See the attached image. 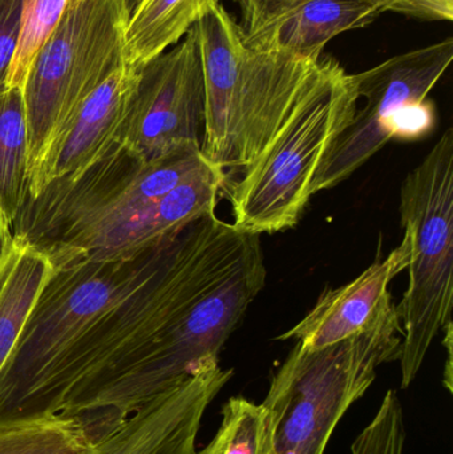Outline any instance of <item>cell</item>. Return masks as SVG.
<instances>
[{"mask_svg":"<svg viewBox=\"0 0 453 454\" xmlns=\"http://www.w3.org/2000/svg\"><path fill=\"white\" fill-rule=\"evenodd\" d=\"M260 235L205 215L167 238L135 290L48 371L21 420L77 416L121 378L146 402L218 360L265 287Z\"/></svg>","mask_w":453,"mask_h":454,"instance_id":"6da1fadb","label":"cell"},{"mask_svg":"<svg viewBox=\"0 0 453 454\" xmlns=\"http://www.w3.org/2000/svg\"><path fill=\"white\" fill-rule=\"evenodd\" d=\"M207 162L197 149L140 162L114 143L84 172L26 197L12 237L39 248L53 266L137 255L168 238L157 210L162 197Z\"/></svg>","mask_w":453,"mask_h":454,"instance_id":"7a4b0ae2","label":"cell"},{"mask_svg":"<svg viewBox=\"0 0 453 454\" xmlns=\"http://www.w3.org/2000/svg\"><path fill=\"white\" fill-rule=\"evenodd\" d=\"M205 80L202 154L223 170H245L276 137L321 67L278 47L245 42L218 4L196 24Z\"/></svg>","mask_w":453,"mask_h":454,"instance_id":"3957f363","label":"cell"},{"mask_svg":"<svg viewBox=\"0 0 453 454\" xmlns=\"http://www.w3.org/2000/svg\"><path fill=\"white\" fill-rule=\"evenodd\" d=\"M401 315L393 296L358 335L324 348L295 344L262 403L273 454H324L348 408L374 383L378 367L399 359Z\"/></svg>","mask_w":453,"mask_h":454,"instance_id":"277c9868","label":"cell"},{"mask_svg":"<svg viewBox=\"0 0 453 454\" xmlns=\"http://www.w3.org/2000/svg\"><path fill=\"white\" fill-rule=\"evenodd\" d=\"M359 100L355 74L322 56L316 77L276 137L226 192L237 230L261 237L300 223L313 197L314 177L353 121Z\"/></svg>","mask_w":453,"mask_h":454,"instance_id":"5b68a950","label":"cell"},{"mask_svg":"<svg viewBox=\"0 0 453 454\" xmlns=\"http://www.w3.org/2000/svg\"><path fill=\"white\" fill-rule=\"evenodd\" d=\"M125 0H74L40 48L23 88L27 186L85 98L124 63Z\"/></svg>","mask_w":453,"mask_h":454,"instance_id":"8992f818","label":"cell"},{"mask_svg":"<svg viewBox=\"0 0 453 454\" xmlns=\"http://www.w3.org/2000/svg\"><path fill=\"white\" fill-rule=\"evenodd\" d=\"M401 223L411 235L409 287L396 304L402 323V389L409 388L431 344L452 323L453 130L407 175L401 188Z\"/></svg>","mask_w":453,"mask_h":454,"instance_id":"52a82bcc","label":"cell"},{"mask_svg":"<svg viewBox=\"0 0 453 454\" xmlns=\"http://www.w3.org/2000/svg\"><path fill=\"white\" fill-rule=\"evenodd\" d=\"M204 135V69L194 26L177 44L138 67L116 143L137 161L153 162L186 149L201 151Z\"/></svg>","mask_w":453,"mask_h":454,"instance_id":"ba28073f","label":"cell"},{"mask_svg":"<svg viewBox=\"0 0 453 454\" xmlns=\"http://www.w3.org/2000/svg\"><path fill=\"white\" fill-rule=\"evenodd\" d=\"M453 60V39L394 56L355 74L359 98L353 121L335 140L311 184V196L335 188L391 140L402 108L428 98Z\"/></svg>","mask_w":453,"mask_h":454,"instance_id":"9c48e42d","label":"cell"},{"mask_svg":"<svg viewBox=\"0 0 453 454\" xmlns=\"http://www.w3.org/2000/svg\"><path fill=\"white\" fill-rule=\"evenodd\" d=\"M231 376L220 360L205 363L104 434L92 454H194L205 412Z\"/></svg>","mask_w":453,"mask_h":454,"instance_id":"30bf717a","label":"cell"},{"mask_svg":"<svg viewBox=\"0 0 453 454\" xmlns=\"http://www.w3.org/2000/svg\"><path fill=\"white\" fill-rule=\"evenodd\" d=\"M137 80L138 68L122 63L85 98L27 186V199H35L52 181L80 175L105 156L116 143Z\"/></svg>","mask_w":453,"mask_h":454,"instance_id":"8fae6325","label":"cell"},{"mask_svg":"<svg viewBox=\"0 0 453 454\" xmlns=\"http://www.w3.org/2000/svg\"><path fill=\"white\" fill-rule=\"evenodd\" d=\"M411 256V235L404 231L390 255L374 262L353 282L324 291L310 312L276 340L293 339L306 348L319 349L358 335L390 298L391 280L409 267Z\"/></svg>","mask_w":453,"mask_h":454,"instance_id":"7c38bea8","label":"cell"},{"mask_svg":"<svg viewBox=\"0 0 453 454\" xmlns=\"http://www.w3.org/2000/svg\"><path fill=\"white\" fill-rule=\"evenodd\" d=\"M393 0H308L273 32L247 43L278 47L306 59L321 58L327 43L343 32L363 28L388 12Z\"/></svg>","mask_w":453,"mask_h":454,"instance_id":"4fadbf2b","label":"cell"},{"mask_svg":"<svg viewBox=\"0 0 453 454\" xmlns=\"http://www.w3.org/2000/svg\"><path fill=\"white\" fill-rule=\"evenodd\" d=\"M55 267L39 248L12 238L0 262V372L18 346Z\"/></svg>","mask_w":453,"mask_h":454,"instance_id":"5bb4252c","label":"cell"},{"mask_svg":"<svg viewBox=\"0 0 453 454\" xmlns=\"http://www.w3.org/2000/svg\"><path fill=\"white\" fill-rule=\"evenodd\" d=\"M220 0H144L127 21L124 63L138 67L177 44Z\"/></svg>","mask_w":453,"mask_h":454,"instance_id":"9a60e30c","label":"cell"},{"mask_svg":"<svg viewBox=\"0 0 453 454\" xmlns=\"http://www.w3.org/2000/svg\"><path fill=\"white\" fill-rule=\"evenodd\" d=\"M28 129L23 90L0 93V207L12 226L27 196Z\"/></svg>","mask_w":453,"mask_h":454,"instance_id":"2e32d148","label":"cell"},{"mask_svg":"<svg viewBox=\"0 0 453 454\" xmlns=\"http://www.w3.org/2000/svg\"><path fill=\"white\" fill-rule=\"evenodd\" d=\"M95 445L92 429L77 416L0 424V454H92Z\"/></svg>","mask_w":453,"mask_h":454,"instance_id":"e0dca14e","label":"cell"},{"mask_svg":"<svg viewBox=\"0 0 453 454\" xmlns=\"http://www.w3.org/2000/svg\"><path fill=\"white\" fill-rule=\"evenodd\" d=\"M194 454H273L262 405L242 396L229 399L217 434Z\"/></svg>","mask_w":453,"mask_h":454,"instance_id":"ac0fdd59","label":"cell"},{"mask_svg":"<svg viewBox=\"0 0 453 454\" xmlns=\"http://www.w3.org/2000/svg\"><path fill=\"white\" fill-rule=\"evenodd\" d=\"M72 2L74 0H21L20 34L5 82L7 90H23L37 52Z\"/></svg>","mask_w":453,"mask_h":454,"instance_id":"d6986e66","label":"cell"},{"mask_svg":"<svg viewBox=\"0 0 453 454\" xmlns=\"http://www.w3.org/2000/svg\"><path fill=\"white\" fill-rule=\"evenodd\" d=\"M406 427L395 391H387L371 423L356 437L351 454H404Z\"/></svg>","mask_w":453,"mask_h":454,"instance_id":"ffe728a7","label":"cell"},{"mask_svg":"<svg viewBox=\"0 0 453 454\" xmlns=\"http://www.w3.org/2000/svg\"><path fill=\"white\" fill-rule=\"evenodd\" d=\"M308 0H238L242 12V32L247 43L273 32Z\"/></svg>","mask_w":453,"mask_h":454,"instance_id":"44dd1931","label":"cell"},{"mask_svg":"<svg viewBox=\"0 0 453 454\" xmlns=\"http://www.w3.org/2000/svg\"><path fill=\"white\" fill-rule=\"evenodd\" d=\"M435 104L427 98L401 109L391 125V140H423L435 130Z\"/></svg>","mask_w":453,"mask_h":454,"instance_id":"7402d4cb","label":"cell"},{"mask_svg":"<svg viewBox=\"0 0 453 454\" xmlns=\"http://www.w3.org/2000/svg\"><path fill=\"white\" fill-rule=\"evenodd\" d=\"M21 0H0V93L7 90L8 71L18 45Z\"/></svg>","mask_w":453,"mask_h":454,"instance_id":"603a6c76","label":"cell"},{"mask_svg":"<svg viewBox=\"0 0 453 454\" xmlns=\"http://www.w3.org/2000/svg\"><path fill=\"white\" fill-rule=\"evenodd\" d=\"M388 12L425 20H453V0H393Z\"/></svg>","mask_w":453,"mask_h":454,"instance_id":"cb8c5ba5","label":"cell"},{"mask_svg":"<svg viewBox=\"0 0 453 454\" xmlns=\"http://www.w3.org/2000/svg\"><path fill=\"white\" fill-rule=\"evenodd\" d=\"M12 229L10 221L5 217L4 212L0 207V262L4 258L11 242H12Z\"/></svg>","mask_w":453,"mask_h":454,"instance_id":"d4e9b609","label":"cell"},{"mask_svg":"<svg viewBox=\"0 0 453 454\" xmlns=\"http://www.w3.org/2000/svg\"><path fill=\"white\" fill-rule=\"evenodd\" d=\"M143 2L144 0H125V8H127L128 20H129L130 16L133 15V12L137 10L138 5H140Z\"/></svg>","mask_w":453,"mask_h":454,"instance_id":"484cf974","label":"cell"}]
</instances>
